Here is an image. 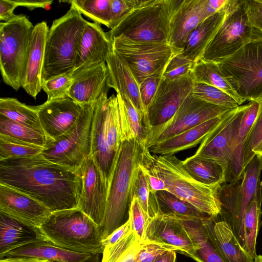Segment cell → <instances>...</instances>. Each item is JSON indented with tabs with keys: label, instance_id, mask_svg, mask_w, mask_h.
I'll list each match as a JSON object with an SVG mask.
<instances>
[{
	"label": "cell",
	"instance_id": "cell-1",
	"mask_svg": "<svg viewBox=\"0 0 262 262\" xmlns=\"http://www.w3.org/2000/svg\"><path fill=\"white\" fill-rule=\"evenodd\" d=\"M0 183L33 198L52 212L77 207L82 188L76 173L41 153L0 161Z\"/></svg>",
	"mask_w": 262,
	"mask_h": 262
},
{
	"label": "cell",
	"instance_id": "cell-2",
	"mask_svg": "<svg viewBox=\"0 0 262 262\" xmlns=\"http://www.w3.org/2000/svg\"><path fill=\"white\" fill-rule=\"evenodd\" d=\"M142 162L164 181L167 191L211 218L221 213V185H207L196 181L174 155L152 154L144 147Z\"/></svg>",
	"mask_w": 262,
	"mask_h": 262
},
{
	"label": "cell",
	"instance_id": "cell-3",
	"mask_svg": "<svg viewBox=\"0 0 262 262\" xmlns=\"http://www.w3.org/2000/svg\"><path fill=\"white\" fill-rule=\"evenodd\" d=\"M121 96L103 94L96 102L92 119L91 151L103 183L109 191L121 144L120 104Z\"/></svg>",
	"mask_w": 262,
	"mask_h": 262
},
{
	"label": "cell",
	"instance_id": "cell-4",
	"mask_svg": "<svg viewBox=\"0 0 262 262\" xmlns=\"http://www.w3.org/2000/svg\"><path fill=\"white\" fill-rule=\"evenodd\" d=\"M40 239L69 251L102 254L100 227L79 208L52 212L37 229Z\"/></svg>",
	"mask_w": 262,
	"mask_h": 262
},
{
	"label": "cell",
	"instance_id": "cell-5",
	"mask_svg": "<svg viewBox=\"0 0 262 262\" xmlns=\"http://www.w3.org/2000/svg\"><path fill=\"white\" fill-rule=\"evenodd\" d=\"M87 22L72 6L52 22L46 41L42 81L73 73L77 49Z\"/></svg>",
	"mask_w": 262,
	"mask_h": 262
},
{
	"label": "cell",
	"instance_id": "cell-6",
	"mask_svg": "<svg viewBox=\"0 0 262 262\" xmlns=\"http://www.w3.org/2000/svg\"><path fill=\"white\" fill-rule=\"evenodd\" d=\"M144 147L135 140L122 142L109 189L105 216L101 228L103 239L120 227L125 215L135 172Z\"/></svg>",
	"mask_w": 262,
	"mask_h": 262
},
{
	"label": "cell",
	"instance_id": "cell-7",
	"mask_svg": "<svg viewBox=\"0 0 262 262\" xmlns=\"http://www.w3.org/2000/svg\"><path fill=\"white\" fill-rule=\"evenodd\" d=\"M34 26L23 14L0 23V70L5 83L18 91L25 77Z\"/></svg>",
	"mask_w": 262,
	"mask_h": 262
},
{
	"label": "cell",
	"instance_id": "cell-8",
	"mask_svg": "<svg viewBox=\"0 0 262 262\" xmlns=\"http://www.w3.org/2000/svg\"><path fill=\"white\" fill-rule=\"evenodd\" d=\"M171 0H139L131 12L107 32L110 39L122 35L143 41L168 42Z\"/></svg>",
	"mask_w": 262,
	"mask_h": 262
},
{
	"label": "cell",
	"instance_id": "cell-9",
	"mask_svg": "<svg viewBox=\"0 0 262 262\" xmlns=\"http://www.w3.org/2000/svg\"><path fill=\"white\" fill-rule=\"evenodd\" d=\"M225 10L223 21L201 58L204 60L217 62L246 45L262 39V32L248 20L245 0H229Z\"/></svg>",
	"mask_w": 262,
	"mask_h": 262
},
{
	"label": "cell",
	"instance_id": "cell-10",
	"mask_svg": "<svg viewBox=\"0 0 262 262\" xmlns=\"http://www.w3.org/2000/svg\"><path fill=\"white\" fill-rule=\"evenodd\" d=\"M223 76L243 100H262V39L218 61Z\"/></svg>",
	"mask_w": 262,
	"mask_h": 262
},
{
	"label": "cell",
	"instance_id": "cell-11",
	"mask_svg": "<svg viewBox=\"0 0 262 262\" xmlns=\"http://www.w3.org/2000/svg\"><path fill=\"white\" fill-rule=\"evenodd\" d=\"M94 104L86 105L75 123L54 140H48L41 154L50 162L75 172L91 151Z\"/></svg>",
	"mask_w": 262,
	"mask_h": 262
},
{
	"label": "cell",
	"instance_id": "cell-12",
	"mask_svg": "<svg viewBox=\"0 0 262 262\" xmlns=\"http://www.w3.org/2000/svg\"><path fill=\"white\" fill-rule=\"evenodd\" d=\"M111 40L112 50L126 63L139 85L153 74H163L172 57L182 51L168 42L135 40L122 35Z\"/></svg>",
	"mask_w": 262,
	"mask_h": 262
},
{
	"label": "cell",
	"instance_id": "cell-13",
	"mask_svg": "<svg viewBox=\"0 0 262 262\" xmlns=\"http://www.w3.org/2000/svg\"><path fill=\"white\" fill-rule=\"evenodd\" d=\"M229 110L207 103L190 94L169 121L148 130L145 147L149 149L168 138L220 117Z\"/></svg>",
	"mask_w": 262,
	"mask_h": 262
},
{
	"label": "cell",
	"instance_id": "cell-14",
	"mask_svg": "<svg viewBox=\"0 0 262 262\" xmlns=\"http://www.w3.org/2000/svg\"><path fill=\"white\" fill-rule=\"evenodd\" d=\"M246 106L247 104L238 105L225 113L220 123L204 138L192 156L221 164L226 168L227 174L232 162L231 146Z\"/></svg>",
	"mask_w": 262,
	"mask_h": 262
},
{
	"label": "cell",
	"instance_id": "cell-15",
	"mask_svg": "<svg viewBox=\"0 0 262 262\" xmlns=\"http://www.w3.org/2000/svg\"><path fill=\"white\" fill-rule=\"evenodd\" d=\"M262 170V156L256 155L248 164L243 172L241 183L236 185L232 182L229 185L233 191L224 196L222 201L229 212V222L232 231L243 248L245 245L243 219L249 203L254 198L260 185V177Z\"/></svg>",
	"mask_w": 262,
	"mask_h": 262
},
{
	"label": "cell",
	"instance_id": "cell-16",
	"mask_svg": "<svg viewBox=\"0 0 262 262\" xmlns=\"http://www.w3.org/2000/svg\"><path fill=\"white\" fill-rule=\"evenodd\" d=\"M195 83L191 73L173 80L162 78L147 111V133L150 128L167 122L174 116L192 93Z\"/></svg>",
	"mask_w": 262,
	"mask_h": 262
},
{
	"label": "cell",
	"instance_id": "cell-17",
	"mask_svg": "<svg viewBox=\"0 0 262 262\" xmlns=\"http://www.w3.org/2000/svg\"><path fill=\"white\" fill-rule=\"evenodd\" d=\"M143 242L159 244L190 257L198 248L184 221L171 213L148 218Z\"/></svg>",
	"mask_w": 262,
	"mask_h": 262
},
{
	"label": "cell",
	"instance_id": "cell-18",
	"mask_svg": "<svg viewBox=\"0 0 262 262\" xmlns=\"http://www.w3.org/2000/svg\"><path fill=\"white\" fill-rule=\"evenodd\" d=\"M76 173L80 178L82 183L77 207L92 219L101 230L105 216L108 191L99 170L91 156Z\"/></svg>",
	"mask_w": 262,
	"mask_h": 262
},
{
	"label": "cell",
	"instance_id": "cell-19",
	"mask_svg": "<svg viewBox=\"0 0 262 262\" xmlns=\"http://www.w3.org/2000/svg\"><path fill=\"white\" fill-rule=\"evenodd\" d=\"M0 212L37 230L52 211L33 198L0 183Z\"/></svg>",
	"mask_w": 262,
	"mask_h": 262
},
{
	"label": "cell",
	"instance_id": "cell-20",
	"mask_svg": "<svg viewBox=\"0 0 262 262\" xmlns=\"http://www.w3.org/2000/svg\"><path fill=\"white\" fill-rule=\"evenodd\" d=\"M85 105H81L69 97L33 106L42 128L50 140H54L67 132L75 123Z\"/></svg>",
	"mask_w": 262,
	"mask_h": 262
},
{
	"label": "cell",
	"instance_id": "cell-21",
	"mask_svg": "<svg viewBox=\"0 0 262 262\" xmlns=\"http://www.w3.org/2000/svg\"><path fill=\"white\" fill-rule=\"evenodd\" d=\"M207 0H171V14L168 43L182 50L194 29L207 18L205 11Z\"/></svg>",
	"mask_w": 262,
	"mask_h": 262
},
{
	"label": "cell",
	"instance_id": "cell-22",
	"mask_svg": "<svg viewBox=\"0 0 262 262\" xmlns=\"http://www.w3.org/2000/svg\"><path fill=\"white\" fill-rule=\"evenodd\" d=\"M112 49L107 32L100 25L88 21L77 49L73 72L106 63Z\"/></svg>",
	"mask_w": 262,
	"mask_h": 262
},
{
	"label": "cell",
	"instance_id": "cell-23",
	"mask_svg": "<svg viewBox=\"0 0 262 262\" xmlns=\"http://www.w3.org/2000/svg\"><path fill=\"white\" fill-rule=\"evenodd\" d=\"M72 78L68 97L82 105L95 104L110 89L106 63L73 72Z\"/></svg>",
	"mask_w": 262,
	"mask_h": 262
},
{
	"label": "cell",
	"instance_id": "cell-24",
	"mask_svg": "<svg viewBox=\"0 0 262 262\" xmlns=\"http://www.w3.org/2000/svg\"><path fill=\"white\" fill-rule=\"evenodd\" d=\"M49 30L47 22L42 21L34 26L31 36L22 88L34 99L42 90L41 73L45 44Z\"/></svg>",
	"mask_w": 262,
	"mask_h": 262
},
{
	"label": "cell",
	"instance_id": "cell-25",
	"mask_svg": "<svg viewBox=\"0 0 262 262\" xmlns=\"http://www.w3.org/2000/svg\"><path fill=\"white\" fill-rule=\"evenodd\" d=\"M106 64L108 71V86L114 89L122 97H126L130 100L144 124L145 115L141 100L139 84L129 69L112 49Z\"/></svg>",
	"mask_w": 262,
	"mask_h": 262
},
{
	"label": "cell",
	"instance_id": "cell-26",
	"mask_svg": "<svg viewBox=\"0 0 262 262\" xmlns=\"http://www.w3.org/2000/svg\"><path fill=\"white\" fill-rule=\"evenodd\" d=\"M223 115L212 119L179 134L168 138L150 147L152 154L173 155L200 144L204 138L220 123Z\"/></svg>",
	"mask_w": 262,
	"mask_h": 262
},
{
	"label": "cell",
	"instance_id": "cell-27",
	"mask_svg": "<svg viewBox=\"0 0 262 262\" xmlns=\"http://www.w3.org/2000/svg\"><path fill=\"white\" fill-rule=\"evenodd\" d=\"M89 253L69 251L49 242L40 241L24 245L6 253L3 258L28 256L58 262H86L92 256Z\"/></svg>",
	"mask_w": 262,
	"mask_h": 262
},
{
	"label": "cell",
	"instance_id": "cell-28",
	"mask_svg": "<svg viewBox=\"0 0 262 262\" xmlns=\"http://www.w3.org/2000/svg\"><path fill=\"white\" fill-rule=\"evenodd\" d=\"M259 108L256 101L247 104L242 116L237 136L231 146L232 162L226 176V181L234 182L243 176V151L245 144L255 121Z\"/></svg>",
	"mask_w": 262,
	"mask_h": 262
},
{
	"label": "cell",
	"instance_id": "cell-29",
	"mask_svg": "<svg viewBox=\"0 0 262 262\" xmlns=\"http://www.w3.org/2000/svg\"><path fill=\"white\" fill-rule=\"evenodd\" d=\"M42 241L37 230L0 212V258L9 251Z\"/></svg>",
	"mask_w": 262,
	"mask_h": 262
},
{
	"label": "cell",
	"instance_id": "cell-30",
	"mask_svg": "<svg viewBox=\"0 0 262 262\" xmlns=\"http://www.w3.org/2000/svg\"><path fill=\"white\" fill-rule=\"evenodd\" d=\"M225 7L202 21L188 36L182 53L194 63L201 58L223 23L225 14Z\"/></svg>",
	"mask_w": 262,
	"mask_h": 262
},
{
	"label": "cell",
	"instance_id": "cell-31",
	"mask_svg": "<svg viewBox=\"0 0 262 262\" xmlns=\"http://www.w3.org/2000/svg\"><path fill=\"white\" fill-rule=\"evenodd\" d=\"M213 241L226 262H252L253 259L241 245L230 225L225 221L215 223L211 227Z\"/></svg>",
	"mask_w": 262,
	"mask_h": 262
},
{
	"label": "cell",
	"instance_id": "cell-32",
	"mask_svg": "<svg viewBox=\"0 0 262 262\" xmlns=\"http://www.w3.org/2000/svg\"><path fill=\"white\" fill-rule=\"evenodd\" d=\"M185 227L198 246L191 257L197 262H226L217 251L212 237L211 219L203 222L184 221Z\"/></svg>",
	"mask_w": 262,
	"mask_h": 262
},
{
	"label": "cell",
	"instance_id": "cell-33",
	"mask_svg": "<svg viewBox=\"0 0 262 262\" xmlns=\"http://www.w3.org/2000/svg\"><path fill=\"white\" fill-rule=\"evenodd\" d=\"M187 172L196 181L207 185H222L226 182V168L211 160L193 156L182 161Z\"/></svg>",
	"mask_w": 262,
	"mask_h": 262
},
{
	"label": "cell",
	"instance_id": "cell-34",
	"mask_svg": "<svg viewBox=\"0 0 262 262\" xmlns=\"http://www.w3.org/2000/svg\"><path fill=\"white\" fill-rule=\"evenodd\" d=\"M191 74L195 82L205 83L223 91L232 97L238 105L244 103L223 76L217 62L200 59L194 63Z\"/></svg>",
	"mask_w": 262,
	"mask_h": 262
},
{
	"label": "cell",
	"instance_id": "cell-35",
	"mask_svg": "<svg viewBox=\"0 0 262 262\" xmlns=\"http://www.w3.org/2000/svg\"><path fill=\"white\" fill-rule=\"evenodd\" d=\"M122 142L135 140L145 147L146 129L141 115L126 97H122L120 104Z\"/></svg>",
	"mask_w": 262,
	"mask_h": 262
},
{
	"label": "cell",
	"instance_id": "cell-36",
	"mask_svg": "<svg viewBox=\"0 0 262 262\" xmlns=\"http://www.w3.org/2000/svg\"><path fill=\"white\" fill-rule=\"evenodd\" d=\"M262 182L245 211L243 219L245 245L244 249L254 259L257 256L256 244L261 225Z\"/></svg>",
	"mask_w": 262,
	"mask_h": 262
},
{
	"label": "cell",
	"instance_id": "cell-37",
	"mask_svg": "<svg viewBox=\"0 0 262 262\" xmlns=\"http://www.w3.org/2000/svg\"><path fill=\"white\" fill-rule=\"evenodd\" d=\"M155 196L161 213L173 214L183 221L200 222L212 219L167 191H158Z\"/></svg>",
	"mask_w": 262,
	"mask_h": 262
},
{
	"label": "cell",
	"instance_id": "cell-38",
	"mask_svg": "<svg viewBox=\"0 0 262 262\" xmlns=\"http://www.w3.org/2000/svg\"><path fill=\"white\" fill-rule=\"evenodd\" d=\"M0 115L17 123L44 133L34 106L23 103L15 98L0 99Z\"/></svg>",
	"mask_w": 262,
	"mask_h": 262
},
{
	"label": "cell",
	"instance_id": "cell-39",
	"mask_svg": "<svg viewBox=\"0 0 262 262\" xmlns=\"http://www.w3.org/2000/svg\"><path fill=\"white\" fill-rule=\"evenodd\" d=\"M133 196L137 198L149 218H153L161 213L155 194H152L150 192L145 173L140 164L133 180L130 199Z\"/></svg>",
	"mask_w": 262,
	"mask_h": 262
},
{
	"label": "cell",
	"instance_id": "cell-40",
	"mask_svg": "<svg viewBox=\"0 0 262 262\" xmlns=\"http://www.w3.org/2000/svg\"><path fill=\"white\" fill-rule=\"evenodd\" d=\"M0 134L45 148L49 139L40 130L15 122L0 115Z\"/></svg>",
	"mask_w": 262,
	"mask_h": 262
},
{
	"label": "cell",
	"instance_id": "cell-41",
	"mask_svg": "<svg viewBox=\"0 0 262 262\" xmlns=\"http://www.w3.org/2000/svg\"><path fill=\"white\" fill-rule=\"evenodd\" d=\"M69 2L71 6L94 23L103 25L110 29L111 0H72Z\"/></svg>",
	"mask_w": 262,
	"mask_h": 262
},
{
	"label": "cell",
	"instance_id": "cell-42",
	"mask_svg": "<svg viewBox=\"0 0 262 262\" xmlns=\"http://www.w3.org/2000/svg\"><path fill=\"white\" fill-rule=\"evenodd\" d=\"M43 147L0 134V161L35 156L41 153Z\"/></svg>",
	"mask_w": 262,
	"mask_h": 262
},
{
	"label": "cell",
	"instance_id": "cell-43",
	"mask_svg": "<svg viewBox=\"0 0 262 262\" xmlns=\"http://www.w3.org/2000/svg\"><path fill=\"white\" fill-rule=\"evenodd\" d=\"M191 94L207 103L229 109L238 106L237 102L223 91L202 83L195 82Z\"/></svg>",
	"mask_w": 262,
	"mask_h": 262
},
{
	"label": "cell",
	"instance_id": "cell-44",
	"mask_svg": "<svg viewBox=\"0 0 262 262\" xmlns=\"http://www.w3.org/2000/svg\"><path fill=\"white\" fill-rule=\"evenodd\" d=\"M141 243L132 230L124 238L114 245L104 247L101 262H119L136 245Z\"/></svg>",
	"mask_w": 262,
	"mask_h": 262
},
{
	"label": "cell",
	"instance_id": "cell-45",
	"mask_svg": "<svg viewBox=\"0 0 262 262\" xmlns=\"http://www.w3.org/2000/svg\"><path fill=\"white\" fill-rule=\"evenodd\" d=\"M72 82V73L59 75L42 81L41 88L47 95V100L67 97Z\"/></svg>",
	"mask_w": 262,
	"mask_h": 262
},
{
	"label": "cell",
	"instance_id": "cell-46",
	"mask_svg": "<svg viewBox=\"0 0 262 262\" xmlns=\"http://www.w3.org/2000/svg\"><path fill=\"white\" fill-rule=\"evenodd\" d=\"M258 102L259 108L257 115L244 145L243 159L244 170L255 157L253 150L262 142V100Z\"/></svg>",
	"mask_w": 262,
	"mask_h": 262
},
{
	"label": "cell",
	"instance_id": "cell-47",
	"mask_svg": "<svg viewBox=\"0 0 262 262\" xmlns=\"http://www.w3.org/2000/svg\"><path fill=\"white\" fill-rule=\"evenodd\" d=\"M194 62L185 57L182 51L174 54L167 64L163 78L173 80L191 73Z\"/></svg>",
	"mask_w": 262,
	"mask_h": 262
},
{
	"label": "cell",
	"instance_id": "cell-48",
	"mask_svg": "<svg viewBox=\"0 0 262 262\" xmlns=\"http://www.w3.org/2000/svg\"><path fill=\"white\" fill-rule=\"evenodd\" d=\"M149 218L145 213L136 196L130 199L128 219L132 229L135 232L141 243L144 238L145 230L147 219Z\"/></svg>",
	"mask_w": 262,
	"mask_h": 262
},
{
	"label": "cell",
	"instance_id": "cell-49",
	"mask_svg": "<svg viewBox=\"0 0 262 262\" xmlns=\"http://www.w3.org/2000/svg\"><path fill=\"white\" fill-rule=\"evenodd\" d=\"M162 75L161 73L153 74L144 80L139 85L141 100L145 115V128L147 111L162 79Z\"/></svg>",
	"mask_w": 262,
	"mask_h": 262
},
{
	"label": "cell",
	"instance_id": "cell-50",
	"mask_svg": "<svg viewBox=\"0 0 262 262\" xmlns=\"http://www.w3.org/2000/svg\"><path fill=\"white\" fill-rule=\"evenodd\" d=\"M139 0H111L110 30L115 28L135 8Z\"/></svg>",
	"mask_w": 262,
	"mask_h": 262
},
{
	"label": "cell",
	"instance_id": "cell-51",
	"mask_svg": "<svg viewBox=\"0 0 262 262\" xmlns=\"http://www.w3.org/2000/svg\"><path fill=\"white\" fill-rule=\"evenodd\" d=\"M169 250H172L159 244L143 242L140 244L136 256V262H153L157 258Z\"/></svg>",
	"mask_w": 262,
	"mask_h": 262
},
{
	"label": "cell",
	"instance_id": "cell-52",
	"mask_svg": "<svg viewBox=\"0 0 262 262\" xmlns=\"http://www.w3.org/2000/svg\"><path fill=\"white\" fill-rule=\"evenodd\" d=\"M248 20L253 28L262 32V2L261 0H245Z\"/></svg>",
	"mask_w": 262,
	"mask_h": 262
},
{
	"label": "cell",
	"instance_id": "cell-53",
	"mask_svg": "<svg viewBox=\"0 0 262 262\" xmlns=\"http://www.w3.org/2000/svg\"><path fill=\"white\" fill-rule=\"evenodd\" d=\"M140 165L145 173L150 191L152 194L160 191H167L164 181L149 167L144 164L142 162V160Z\"/></svg>",
	"mask_w": 262,
	"mask_h": 262
},
{
	"label": "cell",
	"instance_id": "cell-54",
	"mask_svg": "<svg viewBox=\"0 0 262 262\" xmlns=\"http://www.w3.org/2000/svg\"><path fill=\"white\" fill-rule=\"evenodd\" d=\"M132 230L130 222L128 218L127 220L125 223L122 224L106 238L102 239V242L103 246L105 247L107 246L115 244L124 238Z\"/></svg>",
	"mask_w": 262,
	"mask_h": 262
},
{
	"label": "cell",
	"instance_id": "cell-55",
	"mask_svg": "<svg viewBox=\"0 0 262 262\" xmlns=\"http://www.w3.org/2000/svg\"><path fill=\"white\" fill-rule=\"evenodd\" d=\"M17 6L12 0L0 1V20L7 21L16 16L14 12Z\"/></svg>",
	"mask_w": 262,
	"mask_h": 262
},
{
	"label": "cell",
	"instance_id": "cell-56",
	"mask_svg": "<svg viewBox=\"0 0 262 262\" xmlns=\"http://www.w3.org/2000/svg\"><path fill=\"white\" fill-rule=\"evenodd\" d=\"M229 0H207L205 7L207 17L216 13L224 9Z\"/></svg>",
	"mask_w": 262,
	"mask_h": 262
},
{
	"label": "cell",
	"instance_id": "cell-57",
	"mask_svg": "<svg viewBox=\"0 0 262 262\" xmlns=\"http://www.w3.org/2000/svg\"><path fill=\"white\" fill-rule=\"evenodd\" d=\"M14 2L17 7H25L31 10L38 8L46 9L53 3V1L15 0Z\"/></svg>",
	"mask_w": 262,
	"mask_h": 262
},
{
	"label": "cell",
	"instance_id": "cell-58",
	"mask_svg": "<svg viewBox=\"0 0 262 262\" xmlns=\"http://www.w3.org/2000/svg\"><path fill=\"white\" fill-rule=\"evenodd\" d=\"M0 262H50V261L35 257L17 256L1 258Z\"/></svg>",
	"mask_w": 262,
	"mask_h": 262
},
{
	"label": "cell",
	"instance_id": "cell-59",
	"mask_svg": "<svg viewBox=\"0 0 262 262\" xmlns=\"http://www.w3.org/2000/svg\"><path fill=\"white\" fill-rule=\"evenodd\" d=\"M153 262H176V251H168L157 258Z\"/></svg>",
	"mask_w": 262,
	"mask_h": 262
},
{
	"label": "cell",
	"instance_id": "cell-60",
	"mask_svg": "<svg viewBox=\"0 0 262 262\" xmlns=\"http://www.w3.org/2000/svg\"><path fill=\"white\" fill-rule=\"evenodd\" d=\"M252 262H262V255H258L253 259Z\"/></svg>",
	"mask_w": 262,
	"mask_h": 262
},
{
	"label": "cell",
	"instance_id": "cell-61",
	"mask_svg": "<svg viewBox=\"0 0 262 262\" xmlns=\"http://www.w3.org/2000/svg\"><path fill=\"white\" fill-rule=\"evenodd\" d=\"M50 262H58V261H50Z\"/></svg>",
	"mask_w": 262,
	"mask_h": 262
},
{
	"label": "cell",
	"instance_id": "cell-62",
	"mask_svg": "<svg viewBox=\"0 0 262 262\" xmlns=\"http://www.w3.org/2000/svg\"><path fill=\"white\" fill-rule=\"evenodd\" d=\"M261 1L262 2V0H261Z\"/></svg>",
	"mask_w": 262,
	"mask_h": 262
}]
</instances>
